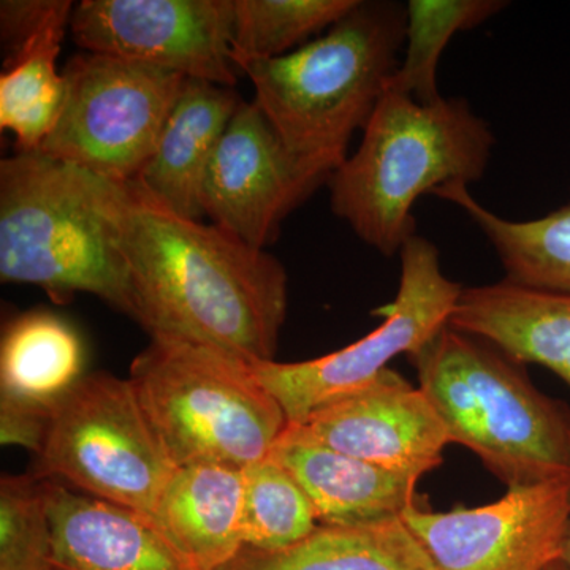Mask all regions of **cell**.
I'll use <instances>...</instances> for the list:
<instances>
[{
	"mask_svg": "<svg viewBox=\"0 0 570 570\" xmlns=\"http://www.w3.org/2000/svg\"><path fill=\"white\" fill-rule=\"evenodd\" d=\"M50 480L37 474L0 480V570H52Z\"/></svg>",
	"mask_w": 570,
	"mask_h": 570,
	"instance_id": "obj_26",
	"label": "cell"
},
{
	"mask_svg": "<svg viewBox=\"0 0 570 570\" xmlns=\"http://www.w3.org/2000/svg\"><path fill=\"white\" fill-rule=\"evenodd\" d=\"M73 9L69 0H52L39 28L6 59L0 77V127L14 135L20 153H39L61 118L66 78L56 62Z\"/></svg>",
	"mask_w": 570,
	"mask_h": 570,
	"instance_id": "obj_19",
	"label": "cell"
},
{
	"mask_svg": "<svg viewBox=\"0 0 570 570\" xmlns=\"http://www.w3.org/2000/svg\"><path fill=\"white\" fill-rule=\"evenodd\" d=\"M400 255L395 302L377 313L385 317L384 324L321 358L253 365L255 376L275 396L288 425H303L321 409L370 387L393 358L414 354L449 325L463 287L442 272L438 247L414 235Z\"/></svg>",
	"mask_w": 570,
	"mask_h": 570,
	"instance_id": "obj_9",
	"label": "cell"
},
{
	"mask_svg": "<svg viewBox=\"0 0 570 570\" xmlns=\"http://www.w3.org/2000/svg\"><path fill=\"white\" fill-rule=\"evenodd\" d=\"M449 325L520 365L549 367L570 387V294L509 279L463 287Z\"/></svg>",
	"mask_w": 570,
	"mask_h": 570,
	"instance_id": "obj_16",
	"label": "cell"
},
{
	"mask_svg": "<svg viewBox=\"0 0 570 570\" xmlns=\"http://www.w3.org/2000/svg\"><path fill=\"white\" fill-rule=\"evenodd\" d=\"M360 0H234L232 61H265L303 47ZM307 43V41H306Z\"/></svg>",
	"mask_w": 570,
	"mask_h": 570,
	"instance_id": "obj_24",
	"label": "cell"
},
{
	"mask_svg": "<svg viewBox=\"0 0 570 570\" xmlns=\"http://www.w3.org/2000/svg\"><path fill=\"white\" fill-rule=\"evenodd\" d=\"M324 181L296 163L255 102H243L214 153L202 206L216 227L265 249Z\"/></svg>",
	"mask_w": 570,
	"mask_h": 570,
	"instance_id": "obj_12",
	"label": "cell"
},
{
	"mask_svg": "<svg viewBox=\"0 0 570 570\" xmlns=\"http://www.w3.org/2000/svg\"><path fill=\"white\" fill-rule=\"evenodd\" d=\"M51 412L0 401V442L39 453Z\"/></svg>",
	"mask_w": 570,
	"mask_h": 570,
	"instance_id": "obj_27",
	"label": "cell"
},
{
	"mask_svg": "<svg viewBox=\"0 0 570 570\" xmlns=\"http://www.w3.org/2000/svg\"><path fill=\"white\" fill-rule=\"evenodd\" d=\"M406 26V7L358 2L288 55L235 62L253 81L255 105L309 174L330 179L347 159L352 137L389 91Z\"/></svg>",
	"mask_w": 570,
	"mask_h": 570,
	"instance_id": "obj_2",
	"label": "cell"
},
{
	"mask_svg": "<svg viewBox=\"0 0 570 570\" xmlns=\"http://www.w3.org/2000/svg\"><path fill=\"white\" fill-rule=\"evenodd\" d=\"M494 137L466 100L420 104L387 91L363 129L358 149L330 176L332 209L367 246L393 257L415 235L422 195L479 181Z\"/></svg>",
	"mask_w": 570,
	"mask_h": 570,
	"instance_id": "obj_3",
	"label": "cell"
},
{
	"mask_svg": "<svg viewBox=\"0 0 570 570\" xmlns=\"http://www.w3.org/2000/svg\"><path fill=\"white\" fill-rule=\"evenodd\" d=\"M245 501L243 531L246 547L261 551L291 549L313 534L318 519L305 490L275 460L243 469Z\"/></svg>",
	"mask_w": 570,
	"mask_h": 570,
	"instance_id": "obj_25",
	"label": "cell"
},
{
	"mask_svg": "<svg viewBox=\"0 0 570 570\" xmlns=\"http://www.w3.org/2000/svg\"><path fill=\"white\" fill-rule=\"evenodd\" d=\"M62 73L61 118L39 153L112 181H135L156 151L186 77L86 51Z\"/></svg>",
	"mask_w": 570,
	"mask_h": 570,
	"instance_id": "obj_8",
	"label": "cell"
},
{
	"mask_svg": "<svg viewBox=\"0 0 570 570\" xmlns=\"http://www.w3.org/2000/svg\"><path fill=\"white\" fill-rule=\"evenodd\" d=\"M243 102L234 88L186 78L156 151L135 183L171 212L200 220L206 174Z\"/></svg>",
	"mask_w": 570,
	"mask_h": 570,
	"instance_id": "obj_17",
	"label": "cell"
},
{
	"mask_svg": "<svg viewBox=\"0 0 570 570\" xmlns=\"http://www.w3.org/2000/svg\"><path fill=\"white\" fill-rule=\"evenodd\" d=\"M219 570H434L425 550L403 519L384 523L318 524L291 549L261 551L245 547Z\"/></svg>",
	"mask_w": 570,
	"mask_h": 570,
	"instance_id": "obj_21",
	"label": "cell"
},
{
	"mask_svg": "<svg viewBox=\"0 0 570 570\" xmlns=\"http://www.w3.org/2000/svg\"><path fill=\"white\" fill-rule=\"evenodd\" d=\"M0 279L55 299L89 294L138 321L107 179L40 153L0 163Z\"/></svg>",
	"mask_w": 570,
	"mask_h": 570,
	"instance_id": "obj_4",
	"label": "cell"
},
{
	"mask_svg": "<svg viewBox=\"0 0 570 570\" xmlns=\"http://www.w3.org/2000/svg\"><path fill=\"white\" fill-rule=\"evenodd\" d=\"M459 206L497 250L512 283L570 294V204L532 220H509L480 205L464 184L438 189Z\"/></svg>",
	"mask_w": 570,
	"mask_h": 570,
	"instance_id": "obj_22",
	"label": "cell"
},
{
	"mask_svg": "<svg viewBox=\"0 0 570 570\" xmlns=\"http://www.w3.org/2000/svg\"><path fill=\"white\" fill-rule=\"evenodd\" d=\"M48 508L56 569L197 570L153 521L130 510L56 480L48 483Z\"/></svg>",
	"mask_w": 570,
	"mask_h": 570,
	"instance_id": "obj_15",
	"label": "cell"
},
{
	"mask_svg": "<svg viewBox=\"0 0 570 570\" xmlns=\"http://www.w3.org/2000/svg\"><path fill=\"white\" fill-rule=\"evenodd\" d=\"M85 376L77 330L50 311H29L3 330L0 401L51 412Z\"/></svg>",
	"mask_w": 570,
	"mask_h": 570,
	"instance_id": "obj_20",
	"label": "cell"
},
{
	"mask_svg": "<svg viewBox=\"0 0 570 570\" xmlns=\"http://www.w3.org/2000/svg\"><path fill=\"white\" fill-rule=\"evenodd\" d=\"M51 2L52 0H3L0 3V31L3 48H7V58L39 28Z\"/></svg>",
	"mask_w": 570,
	"mask_h": 570,
	"instance_id": "obj_28",
	"label": "cell"
},
{
	"mask_svg": "<svg viewBox=\"0 0 570 570\" xmlns=\"http://www.w3.org/2000/svg\"><path fill=\"white\" fill-rule=\"evenodd\" d=\"M269 459L305 490L321 524L384 523L419 505V479L337 452L299 425L285 428Z\"/></svg>",
	"mask_w": 570,
	"mask_h": 570,
	"instance_id": "obj_14",
	"label": "cell"
},
{
	"mask_svg": "<svg viewBox=\"0 0 570 570\" xmlns=\"http://www.w3.org/2000/svg\"><path fill=\"white\" fill-rule=\"evenodd\" d=\"M407 358L450 444L508 489L570 479V407L539 392L520 363L450 325Z\"/></svg>",
	"mask_w": 570,
	"mask_h": 570,
	"instance_id": "obj_5",
	"label": "cell"
},
{
	"mask_svg": "<svg viewBox=\"0 0 570 570\" xmlns=\"http://www.w3.org/2000/svg\"><path fill=\"white\" fill-rule=\"evenodd\" d=\"M71 39L86 52L115 56L234 88V0H82Z\"/></svg>",
	"mask_w": 570,
	"mask_h": 570,
	"instance_id": "obj_11",
	"label": "cell"
},
{
	"mask_svg": "<svg viewBox=\"0 0 570 570\" xmlns=\"http://www.w3.org/2000/svg\"><path fill=\"white\" fill-rule=\"evenodd\" d=\"M175 469L129 379L92 373L51 409L33 474L153 521Z\"/></svg>",
	"mask_w": 570,
	"mask_h": 570,
	"instance_id": "obj_7",
	"label": "cell"
},
{
	"mask_svg": "<svg viewBox=\"0 0 570 570\" xmlns=\"http://www.w3.org/2000/svg\"><path fill=\"white\" fill-rule=\"evenodd\" d=\"M434 570H547L561 561L570 523V479L508 489L479 508L403 515Z\"/></svg>",
	"mask_w": 570,
	"mask_h": 570,
	"instance_id": "obj_10",
	"label": "cell"
},
{
	"mask_svg": "<svg viewBox=\"0 0 570 570\" xmlns=\"http://www.w3.org/2000/svg\"><path fill=\"white\" fill-rule=\"evenodd\" d=\"M299 426L337 452L419 480L441 466L450 444L423 390L390 367L370 387L321 409Z\"/></svg>",
	"mask_w": 570,
	"mask_h": 570,
	"instance_id": "obj_13",
	"label": "cell"
},
{
	"mask_svg": "<svg viewBox=\"0 0 570 570\" xmlns=\"http://www.w3.org/2000/svg\"><path fill=\"white\" fill-rule=\"evenodd\" d=\"M127 379L176 468L246 469L268 459L288 426L253 365L212 347L151 337Z\"/></svg>",
	"mask_w": 570,
	"mask_h": 570,
	"instance_id": "obj_6",
	"label": "cell"
},
{
	"mask_svg": "<svg viewBox=\"0 0 570 570\" xmlns=\"http://www.w3.org/2000/svg\"><path fill=\"white\" fill-rule=\"evenodd\" d=\"M547 570H569V569L566 568L564 562L558 561V562H554L553 566H550V568L547 569Z\"/></svg>",
	"mask_w": 570,
	"mask_h": 570,
	"instance_id": "obj_30",
	"label": "cell"
},
{
	"mask_svg": "<svg viewBox=\"0 0 570 570\" xmlns=\"http://www.w3.org/2000/svg\"><path fill=\"white\" fill-rule=\"evenodd\" d=\"M52 570H59V569H56V568H55V569H52Z\"/></svg>",
	"mask_w": 570,
	"mask_h": 570,
	"instance_id": "obj_31",
	"label": "cell"
},
{
	"mask_svg": "<svg viewBox=\"0 0 570 570\" xmlns=\"http://www.w3.org/2000/svg\"><path fill=\"white\" fill-rule=\"evenodd\" d=\"M107 209L132 281L137 324L149 336L250 365L275 360L288 307V277L276 257L171 212L135 181L107 179Z\"/></svg>",
	"mask_w": 570,
	"mask_h": 570,
	"instance_id": "obj_1",
	"label": "cell"
},
{
	"mask_svg": "<svg viewBox=\"0 0 570 570\" xmlns=\"http://www.w3.org/2000/svg\"><path fill=\"white\" fill-rule=\"evenodd\" d=\"M561 561L564 562L566 568L570 570V523H569V532L568 539H566L564 551H562Z\"/></svg>",
	"mask_w": 570,
	"mask_h": 570,
	"instance_id": "obj_29",
	"label": "cell"
},
{
	"mask_svg": "<svg viewBox=\"0 0 570 570\" xmlns=\"http://www.w3.org/2000/svg\"><path fill=\"white\" fill-rule=\"evenodd\" d=\"M504 7L501 0H411L406 7V51L389 91L425 105L441 100L438 69L449 41L459 32L478 28Z\"/></svg>",
	"mask_w": 570,
	"mask_h": 570,
	"instance_id": "obj_23",
	"label": "cell"
},
{
	"mask_svg": "<svg viewBox=\"0 0 570 570\" xmlns=\"http://www.w3.org/2000/svg\"><path fill=\"white\" fill-rule=\"evenodd\" d=\"M245 474L223 464L178 466L153 523L197 570H219L245 549Z\"/></svg>",
	"mask_w": 570,
	"mask_h": 570,
	"instance_id": "obj_18",
	"label": "cell"
}]
</instances>
